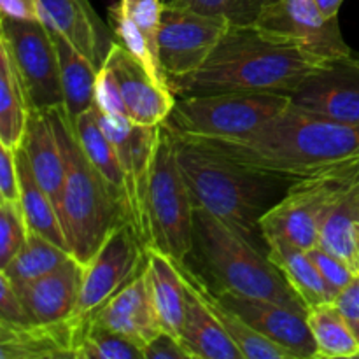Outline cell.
Listing matches in <instances>:
<instances>
[{"mask_svg": "<svg viewBox=\"0 0 359 359\" xmlns=\"http://www.w3.org/2000/svg\"><path fill=\"white\" fill-rule=\"evenodd\" d=\"M237 163L280 181H300L359 158V123H342L297 105L244 139H200Z\"/></svg>", "mask_w": 359, "mask_h": 359, "instance_id": "1", "label": "cell"}, {"mask_svg": "<svg viewBox=\"0 0 359 359\" xmlns=\"http://www.w3.org/2000/svg\"><path fill=\"white\" fill-rule=\"evenodd\" d=\"M326 63L298 46L266 39L252 25H228L207 62L174 88L175 95L262 91L290 95Z\"/></svg>", "mask_w": 359, "mask_h": 359, "instance_id": "2", "label": "cell"}, {"mask_svg": "<svg viewBox=\"0 0 359 359\" xmlns=\"http://www.w3.org/2000/svg\"><path fill=\"white\" fill-rule=\"evenodd\" d=\"M170 128V126H168ZM172 130V128H170ZM175 137V151L195 209H203L258 245L265 242L259 219L280 179L259 174L193 137Z\"/></svg>", "mask_w": 359, "mask_h": 359, "instance_id": "3", "label": "cell"}, {"mask_svg": "<svg viewBox=\"0 0 359 359\" xmlns=\"http://www.w3.org/2000/svg\"><path fill=\"white\" fill-rule=\"evenodd\" d=\"M65 158V182L58 214L74 258L86 265L105 238L128 223L97 168L81 147L63 107L48 111Z\"/></svg>", "mask_w": 359, "mask_h": 359, "instance_id": "4", "label": "cell"}, {"mask_svg": "<svg viewBox=\"0 0 359 359\" xmlns=\"http://www.w3.org/2000/svg\"><path fill=\"white\" fill-rule=\"evenodd\" d=\"M195 249L217 284V290L262 298L307 316L269 255L241 231L203 209H195Z\"/></svg>", "mask_w": 359, "mask_h": 359, "instance_id": "5", "label": "cell"}, {"mask_svg": "<svg viewBox=\"0 0 359 359\" xmlns=\"http://www.w3.org/2000/svg\"><path fill=\"white\" fill-rule=\"evenodd\" d=\"M149 248L186 262L195 251V203L175 151V137L167 123L160 125L147 189Z\"/></svg>", "mask_w": 359, "mask_h": 359, "instance_id": "6", "label": "cell"}, {"mask_svg": "<svg viewBox=\"0 0 359 359\" xmlns=\"http://www.w3.org/2000/svg\"><path fill=\"white\" fill-rule=\"evenodd\" d=\"M290 104V95L262 91L181 95L165 123L193 139H244Z\"/></svg>", "mask_w": 359, "mask_h": 359, "instance_id": "7", "label": "cell"}, {"mask_svg": "<svg viewBox=\"0 0 359 359\" xmlns=\"http://www.w3.org/2000/svg\"><path fill=\"white\" fill-rule=\"evenodd\" d=\"M358 175L359 158H353L294 181L259 219L265 244L266 238L283 237L307 251L316 248L326 217Z\"/></svg>", "mask_w": 359, "mask_h": 359, "instance_id": "8", "label": "cell"}, {"mask_svg": "<svg viewBox=\"0 0 359 359\" xmlns=\"http://www.w3.org/2000/svg\"><path fill=\"white\" fill-rule=\"evenodd\" d=\"M147 248L135 228L121 223L84 265L79 300L70 321L83 325L116 293L147 270Z\"/></svg>", "mask_w": 359, "mask_h": 359, "instance_id": "9", "label": "cell"}, {"mask_svg": "<svg viewBox=\"0 0 359 359\" xmlns=\"http://www.w3.org/2000/svg\"><path fill=\"white\" fill-rule=\"evenodd\" d=\"M0 41L7 46L27 88L32 109L63 107L62 74L55 39L42 21L2 16Z\"/></svg>", "mask_w": 359, "mask_h": 359, "instance_id": "10", "label": "cell"}, {"mask_svg": "<svg viewBox=\"0 0 359 359\" xmlns=\"http://www.w3.org/2000/svg\"><path fill=\"white\" fill-rule=\"evenodd\" d=\"M228 25L226 16L177 6L163 7L158 30V58L172 91L207 62Z\"/></svg>", "mask_w": 359, "mask_h": 359, "instance_id": "11", "label": "cell"}, {"mask_svg": "<svg viewBox=\"0 0 359 359\" xmlns=\"http://www.w3.org/2000/svg\"><path fill=\"white\" fill-rule=\"evenodd\" d=\"M252 27L270 41L298 46L323 63L353 55L344 41L339 18H326L314 0H273Z\"/></svg>", "mask_w": 359, "mask_h": 359, "instance_id": "12", "label": "cell"}, {"mask_svg": "<svg viewBox=\"0 0 359 359\" xmlns=\"http://www.w3.org/2000/svg\"><path fill=\"white\" fill-rule=\"evenodd\" d=\"M97 112L98 123L107 139L114 146L125 174L126 195H128L130 224L149 248V221H147V189H149L151 168H153L154 153H156L158 126L135 125L130 119L114 118V116Z\"/></svg>", "mask_w": 359, "mask_h": 359, "instance_id": "13", "label": "cell"}, {"mask_svg": "<svg viewBox=\"0 0 359 359\" xmlns=\"http://www.w3.org/2000/svg\"><path fill=\"white\" fill-rule=\"evenodd\" d=\"M102 67L114 77L130 121L142 126H158L167 121L177 100L175 93L154 81L146 67L119 42H112Z\"/></svg>", "mask_w": 359, "mask_h": 359, "instance_id": "14", "label": "cell"}, {"mask_svg": "<svg viewBox=\"0 0 359 359\" xmlns=\"http://www.w3.org/2000/svg\"><path fill=\"white\" fill-rule=\"evenodd\" d=\"M291 104L342 123H359V65L353 55L309 74L291 93Z\"/></svg>", "mask_w": 359, "mask_h": 359, "instance_id": "15", "label": "cell"}, {"mask_svg": "<svg viewBox=\"0 0 359 359\" xmlns=\"http://www.w3.org/2000/svg\"><path fill=\"white\" fill-rule=\"evenodd\" d=\"M216 293L226 307L244 318L256 332L293 353L297 359H316V342L307 325V316L276 302L233 291L219 290Z\"/></svg>", "mask_w": 359, "mask_h": 359, "instance_id": "16", "label": "cell"}, {"mask_svg": "<svg viewBox=\"0 0 359 359\" xmlns=\"http://www.w3.org/2000/svg\"><path fill=\"white\" fill-rule=\"evenodd\" d=\"M90 319L130 340L142 351L146 349L163 332L151 297L147 270L102 305Z\"/></svg>", "mask_w": 359, "mask_h": 359, "instance_id": "17", "label": "cell"}, {"mask_svg": "<svg viewBox=\"0 0 359 359\" xmlns=\"http://www.w3.org/2000/svg\"><path fill=\"white\" fill-rule=\"evenodd\" d=\"M84 265L70 258L53 272L16 286V293L23 302L30 323L51 325L72 318L83 286Z\"/></svg>", "mask_w": 359, "mask_h": 359, "instance_id": "18", "label": "cell"}, {"mask_svg": "<svg viewBox=\"0 0 359 359\" xmlns=\"http://www.w3.org/2000/svg\"><path fill=\"white\" fill-rule=\"evenodd\" d=\"M39 6L42 23L69 39L100 70L114 37L90 0H39Z\"/></svg>", "mask_w": 359, "mask_h": 359, "instance_id": "19", "label": "cell"}, {"mask_svg": "<svg viewBox=\"0 0 359 359\" xmlns=\"http://www.w3.org/2000/svg\"><path fill=\"white\" fill-rule=\"evenodd\" d=\"M77 326L0 321V359H76Z\"/></svg>", "mask_w": 359, "mask_h": 359, "instance_id": "20", "label": "cell"}, {"mask_svg": "<svg viewBox=\"0 0 359 359\" xmlns=\"http://www.w3.org/2000/svg\"><path fill=\"white\" fill-rule=\"evenodd\" d=\"M175 263L179 265V270H181L186 283L202 297V300L205 302V305L209 307V311L212 312L214 318L219 321V325L223 326V330L228 333V337H230V339L233 340L235 346L241 349L244 359H297L293 353H290L287 349L277 346L276 342H272V340H269L266 337H263L262 333L256 332L244 318H241L237 312H233L230 307H226V305L221 302V298L217 297L216 291L210 290L207 280H203L191 266H188V263Z\"/></svg>", "mask_w": 359, "mask_h": 359, "instance_id": "21", "label": "cell"}, {"mask_svg": "<svg viewBox=\"0 0 359 359\" xmlns=\"http://www.w3.org/2000/svg\"><path fill=\"white\" fill-rule=\"evenodd\" d=\"M21 149L27 154L35 179L58 209L65 182V158L49 112L32 109Z\"/></svg>", "mask_w": 359, "mask_h": 359, "instance_id": "22", "label": "cell"}, {"mask_svg": "<svg viewBox=\"0 0 359 359\" xmlns=\"http://www.w3.org/2000/svg\"><path fill=\"white\" fill-rule=\"evenodd\" d=\"M147 280L163 332L179 340L186 311H188V284L179 265L158 249L147 251Z\"/></svg>", "mask_w": 359, "mask_h": 359, "instance_id": "23", "label": "cell"}, {"mask_svg": "<svg viewBox=\"0 0 359 359\" xmlns=\"http://www.w3.org/2000/svg\"><path fill=\"white\" fill-rule=\"evenodd\" d=\"M179 342L188 351L191 359H244L241 349L235 346L202 297L189 284L188 311Z\"/></svg>", "mask_w": 359, "mask_h": 359, "instance_id": "24", "label": "cell"}, {"mask_svg": "<svg viewBox=\"0 0 359 359\" xmlns=\"http://www.w3.org/2000/svg\"><path fill=\"white\" fill-rule=\"evenodd\" d=\"M266 245H269V258L279 269L307 311L319 304L335 300L321 272L309 256L307 249L283 237L266 238Z\"/></svg>", "mask_w": 359, "mask_h": 359, "instance_id": "25", "label": "cell"}, {"mask_svg": "<svg viewBox=\"0 0 359 359\" xmlns=\"http://www.w3.org/2000/svg\"><path fill=\"white\" fill-rule=\"evenodd\" d=\"M51 32V30H49ZM60 58V74L63 88V112L70 125H76L84 112L95 105L98 69L72 42L58 32H51Z\"/></svg>", "mask_w": 359, "mask_h": 359, "instance_id": "26", "label": "cell"}, {"mask_svg": "<svg viewBox=\"0 0 359 359\" xmlns=\"http://www.w3.org/2000/svg\"><path fill=\"white\" fill-rule=\"evenodd\" d=\"M74 132H76V137L79 140L83 151L90 158L91 165L97 168V172L102 175L105 184L109 186L112 196L118 202V205L121 207L126 221L130 223V207L128 195H126L125 174H123L121 163H119V158L114 146L107 139L105 132L102 130L100 123H98L95 105L91 111L84 112L77 119L76 125H74Z\"/></svg>", "mask_w": 359, "mask_h": 359, "instance_id": "27", "label": "cell"}, {"mask_svg": "<svg viewBox=\"0 0 359 359\" xmlns=\"http://www.w3.org/2000/svg\"><path fill=\"white\" fill-rule=\"evenodd\" d=\"M32 112L30 98L7 46L0 41V144L20 149Z\"/></svg>", "mask_w": 359, "mask_h": 359, "instance_id": "28", "label": "cell"}, {"mask_svg": "<svg viewBox=\"0 0 359 359\" xmlns=\"http://www.w3.org/2000/svg\"><path fill=\"white\" fill-rule=\"evenodd\" d=\"M318 245L359 273V175L326 217Z\"/></svg>", "mask_w": 359, "mask_h": 359, "instance_id": "29", "label": "cell"}, {"mask_svg": "<svg viewBox=\"0 0 359 359\" xmlns=\"http://www.w3.org/2000/svg\"><path fill=\"white\" fill-rule=\"evenodd\" d=\"M16 158L18 170H20V202L21 207H23L25 217H27L28 228H30V231H35V233L55 242L60 248L70 251L58 209L53 203V200L49 198L48 193L44 191V188L35 179L27 154L21 147L16 151Z\"/></svg>", "mask_w": 359, "mask_h": 359, "instance_id": "30", "label": "cell"}, {"mask_svg": "<svg viewBox=\"0 0 359 359\" xmlns=\"http://www.w3.org/2000/svg\"><path fill=\"white\" fill-rule=\"evenodd\" d=\"M307 325L316 342V359L359 358V340L335 302L309 309Z\"/></svg>", "mask_w": 359, "mask_h": 359, "instance_id": "31", "label": "cell"}, {"mask_svg": "<svg viewBox=\"0 0 359 359\" xmlns=\"http://www.w3.org/2000/svg\"><path fill=\"white\" fill-rule=\"evenodd\" d=\"M70 258H74V255L69 249L60 248L49 238L30 231L23 249L6 266L0 269V273L6 276L16 287L53 272Z\"/></svg>", "mask_w": 359, "mask_h": 359, "instance_id": "32", "label": "cell"}, {"mask_svg": "<svg viewBox=\"0 0 359 359\" xmlns=\"http://www.w3.org/2000/svg\"><path fill=\"white\" fill-rule=\"evenodd\" d=\"M76 359H144V351L98 323L84 321L77 326Z\"/></svg>", "mask_w": 359, "mask_h": 359, "instance_id": "33", "label": "cell"}, {"mask_svg": "<svg viewBox=\"0 0 359 359\" xmlns=\"http://www.w3.org/2000/svg\"><path fill=\"white\" fill-rule=\"evenodd\" d=\"M28 228L20 200H0V269L27 244Z\"/></svg>", "mask_w": 359, "mask_h": 359, "instance_id": "34", "label": "cell"}, {"mask_svg": "<svg viewBox=\"0 0 359 359\" xmlns=\"http://www.w3.org/2000/svg\"><path fill=\"white\" fill-rule=\"evenodd\" d=\"M119 13L149 41L158 51V30H160L163 0H119L116 2Z\"/></svg>", "mask_w": 359, "mask_h": 359, "instance_id": "35", "label": "cell"}, {"mask_svg": "<svg viewBox=\"0 0 359 359\" xmlns=\"http://www.w3.org/2000/svg\"><path fill=\"white\" fill-rule=\"evenodd\" d=\"M309 256L312 258V262L316 263L318 270L321 272L323 279L326 280V284L332 290L333 297H339L344 290L351 284V280L356 277V272L347 265L344 259H340L339 256H335L333 252L326 251L321 245H316V248L309 249Z\"/></svg>", "mask_w": 359, "mask_h": 359, "instance_id": "36", "label": "cell"}, {"mask_svg": "<svg viewBox=\"0 0 359 359\" xmlns=\"http://www.w3.org/2000/svg\"><path fill=\"white\" fill-rule=\"evenodd\" d=\"M95 107L100 112H104V114L128 119L125 102H123L121 93H119L118 84H116L114 77H112V74L105 67H100V70H98L97 90H95Z\"/></svg>", "mask_w": 359, "mask_h": 359, "instance_id": "37", "label": "cell"}, {"mask_svg": "<svg viewBox=\"0 0 359 359\" xmlns=\"http://www.w3.org/2000/svg\"><path fill=\"white\" fill-rule=\"evenodd\" d=\"M20 170L16 149L0 144V200H20Z\"/></svg>", "mask_w": 359, "mask_h": 359, "instance_id": "38", "label": "cell"}, {"mask_svg": "<svg viewBox=\"0 0 359 359\" xmlns=\"http://www.w3.org/2000/svg\"><path fill=\"white\" fill-rule=\"evenodd\" d=\"M0 321L30 323L25 312L23 302L6 276L0 273Z\"/></svg>", "mask_w": 359, "mask_h": 359, "instance_id": "39", "label": "cell"}, {"mask_svg": "<svg viewBox=\"0 0 359 359\" xmlns=\"http://www.w3.org/2000/svg\"><path fill=\"white\" fill-rule=\"evenodd\" d=\"M144 359H191L188 351L174 335L161 332L149 346L144 349Z\"/></svg>", "mask_w": 359, "mask_h": 359, "instance_id": "40", "label": "cell"}, {"mask_svg": "<svg viewBox=\"0 0 359 359\" xmlns=\"http://www.w3.org/2000/svg\"><path fill=\"white\" fill-rule=\"evenodd\" d=\"M333 302L340 309L347 325L351 326V330H353L354 335L359 340V273H356V277L351 280L349 286Z\"/></svg>", "mask_w": 359, "mask_h": 359, "instance_id": "41", "label": "cell"}, {"mask_svg": "<svg viewBox=\"0 0 359 359\" xmlns=\"http://www.w3.org/2000/svg\"><path fill=\"white\" fill-rule=\"evenodd\" d=\"M273 0H228L226 18L235 25H252L263 9Z\"/></svg>", "mask_w": 359, "mask_h": 359, "instance_id": "42", "label": "cell"}, {"mask_svg": "<svg viewBox=\"0 0 359 359\" xmlns=\"http://www.w3.org/2000/svg\"><path fill=\"white\" fill-rule=\"evenodd\" d=\"M0 11H2V16L42 21L39 0H0Z\"/></svg>", "mask_w": 359, "mask_h": 359, "instance_id": "43", "label": "cell"}, {"mask_svg": "<svg viewBox=\"0 0 359 359\" xmlns=\"http://www.w3.org/2000/svg\"><path fill=\"white\" fill-rule=\"evenodd\" d=\"M172 6L184 7V9L203 14H214V16H226L228 0H175Z\"/></svg>", "mask_w": 359, "mask_h": 359, "instance_id": "44", "label": "cell"}, {"mask_svg": "<svg viewBox=\"0 0 359 359\" xmlns=\"http://www.w3.org/2000/svg\"><path fill=\"white\" fill-rule=\"evenodd\" d=\"M314 2L318 4L319 11L326 18H339V11L344 0H314Z\"/></svg>", "mask_w": 359, "mask_h": 359, "instance_id": "45", "label": "cell"}, {"mask_svg": "<svg viewBox=\"0 0 359 359\" xmlns=\"http://www.w3.org/2000/svg\"><path fill=\"white\" fill-rule=\"evenodd\" d=\"M174 2H175V0H163L165 6H172V4H174Z\"/></svg>", "mask_w": 359, "mask_h": 359, "instance_id": "46", "label": "cell"}, {"mask_svg": "<svg viewBox=\"0 0 359 359\" xmlns=\"http://www.w3.org/2000/svg\"><path fill=\"white\" fill-rule=\"evenodd\" d=\"M353 60H354V62H356L358 65H359V56H353Z\"/></svg>", "mask_w": 359, "mask_h": 359, "instance_id": "47", "label": "cell"}]
</instances>
